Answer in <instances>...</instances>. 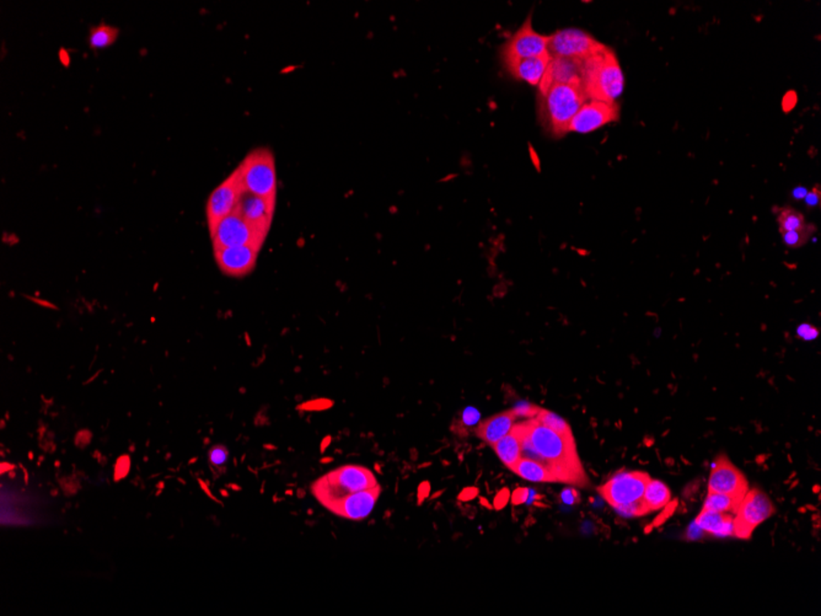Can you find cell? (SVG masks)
Masks as SVG:
<instances>
[{
	"label": "cell",
	"instance_id": "42",
	"mask_svg": "<svg viewBox=\"0 0 821 616\" xmlns=\"http://www.w3.org/2000/svg\"><path fill=\"white\" fill-rule=\"evenodd\" d=\"M653 529H654V528H653V525L648 524V526H645V534H649L650 531H653Z\"/></svg>",
	"mask_w": 821,
	"mask_h": 616
},
{
	"label": "cell",
	"instance_id": "7",
	"mask_svg": "<svg viewBox=\"0 0 821 616\" xmlns=\"http://www.w3.org/2000/svg\"><path fill=\"white\" fill-rule=\"evenodd\" d=\"M209 232L214 250L242 245L261 247L266 239V235L261 234L236 212L222 218Z\"/></svg>",
	"mask_w": 821,
	"mask_h": 616
},
{
	"label": "cell",
	"instance_id": "40",
	"mask_svg": "<svg viewBox=\"0 0 821 616\" xmlns=\"http://www.w3.org/2000/svg\"><path fill=\"white\" fill-rule=\"evenodd\" d=\"M807 194H808V189L805 187H797V189H793L792 194L796 200H804Z\"/></svg>",
	"mask_w": 821,
	"mask_h": 616
},
{
	"label": "cell",
	"instance_id": "27",
	"mask_svg": "<svg viewBox=\"0 0 821 616\" xmlns=\"http://www.w3.org/2000/svg\"><path fill=\"white\" fill-rule=\"evenodd\" d=\"M777 220H778V225H780V232L782 233H787V232H792V230H797V229L803 228L805 224L804 216L798 211L786 207L782 208L778 216H777Z\"/></svg>",
	"mask_w": 821,
	"mask_h": 616
},
{
	"label": "cell",
	"instance_id": "41",
	"mask_svg": "<svg viewBox=\"0 0 821 616\" xmlns=\"http://www.w3.org/2000/svg\"><path fill=\"white\" fill-rule=\"evenodd\" d=\"M766 459H767V455H760V458L756 459V462H758V464H764V462L766 460Z\"/></svg>",
	"mask_w": 821,
	"mask_h": 616
},
{
	"label": "cell",
	"instance_id": "33",
	"mask_svg": "<svg viewBox=\"0 0 821 616\" xmlns=\"http://www.w3.org/2000/svg\"><path fill=\"white\" fill-rule=\"evenodd\" d=\"M540 409L541 407H537V406L531 405V404H523V405H519L518 407H514V410L517 412L518 417H525L526 420L528 418H534V417L537 416V412L540 411Z\"/></svg>",
	"mask_w": 821,
	"mask_h": 616
},
{
	"label": "cell",
	"instance_id": "1",
	"mask_svg": "<svg viewBox=\"0 0 821 616\" xmlns=\"http://www.w3.org/2000/svg\"><path fill=\"white\" fill-rule=\"evenodd\" d=\"M523 429L521 458L540 462L559 482L573 486L589 485L587 474L578 457L574 438H565L537 418L520 422Z\"/></svg>",
	"mask_w": 821,
	"mask_h": 616
},
{
	"label": "cell",
	"instance_id": "26",
	"mask_svg": "<svg viewBox=\"0 0 821 616\" xmlns=\"http://www.w3.org/2000/svg\"><path fill=\"white\" fill-rule=\"evenodd\" d=\"M534 418H537V421L542 423L543 426L551 428L556 433L561 434V435H563L565 438H574L573 433H572V428H570V424L565 422V420H563L562 417L556 415L554 412L545 410V409H542L541 407L540 411L537 412V416L534 417Z\"/></svg>",
	"mask_w": 821,
	"mask_h": 616
},
{
	"label": "cell",
	"instance_id": "39",
	"mask_svg": "<svg viewBox=\"0 0 821 616\" xmlns=\"http://www.w3.org/2000/svg\"><path fill=\"white\" fill-rule=\"evenodd\" d=\"M698 487H700V486H698V481H694V482H691L690 485L686 486V489L684 490V496H692V495L695 493L696 491L698 490Z\"/></svg>",
	"mask_w": 821,
	"mask_h": 616
},
{
	"label": "cell",
	"instance_id": "32",
	"mask_svg": "<svg viewBox=\"0 0 821 616\" xmlns=\"http://www.w3.org/2000/svg\"><path fill=\"white\" fill-rule=\"evenodd\" d=\"M819 329L814 325L810 324H800L797 329V335L799 338L804 340V341H813L819 336Z\"/></svg>",
	"mask_w": 821,
	"mask_h": 616
},
{
	"label": "cell",
	"instance_id": "17",
	"mask_svg": "<svg viewBox=\"0 0 821 616\" xmlns=\"http://www.w3.org/2000/svg\"><path fill=\"white\" fill-rule=\"evenodd\" d=\"M583 61L573 58L551 57L546 74L539 88L540 95L556 84L582 86Z\"/></svg>",
	"mask_w": 821,
	"mask_h": 616
},
{
	"label": "cell",
	"instance_id": "12",
	"mask_svg": "<svg viewBox=\"0 0 821 616\" xmlns=\"http://www.w3.org/2000/svg\"><path fill=\"white\" fill-rule=\"evenodd\" d=\"M747 491L749 482L745 475L730 462L729 458L725 454L716 458L708 480V493L744 497Z\"/></svg>",
	"mask_w": 821,
	"mask_h": 616
},
{
	"label": "cell",
	"instance_id": "10",
	"mask_svg": "<svg viewBox=\"0 0 821 616\" xmlns=\"http://www.w3.org/2000/svg\"><path fill=\"white\" fill-rule=\"evenodd\" d=\"M650 480L652 478L649 475L643 471L620 473L611 478L604 485L600 486L598 492L614 508L619 504L641 500Z\"/></svg>",
	"mask_w": 821,
	"mask_h": 616
},
{
	"label": "cell",
	"instance_id": "18",
	"mask_svg": "<svg viewBox=\"0 0 821 616\" xmlns=\"http://www.w3.org/2000/svg\"><path fill=\"white\" fill-rule=\"evenodd\" d=\"M518 418L519 417L514 409L503 411L501 413H497L495 416L481 421L476 427V434L485 443L493 446L498 440H502L504 435H507L513 429Z\"/></svg>",
	"mask_w": 821,
	"mask_h": 616
},
{
	"label": "cell",
	"instance_id": "43",
	"mask_svg": "<svg viewBox=\"0 0 821 616\" xmlns=\"http://www.w3.org/2000/svg\"><path fill=\"white\" fill-rule=\"evenodd\" d=\"M813 492H814V493H819V492H820V486H814V487H813Z\"/></svg>",
	"mask_w": 821,
	"mask_h": 616
},
{
	"label": "cell",
	"instance_id": "8",
	"mask_svg": "<svg viewBox=\"0 0 821 616\" xmlns=\"http://www.w3.org/2000/svg\"><path fill=\"white\" fill-rule=\"evenodd\" d=\"M604 47L605 45L595 40L592 34L582 30H559L548 36V52L551 57L585 61Z\"/></svg>",
	"mask_w": 821,
	"mask_h": 616
},
{
	"label": "cell",
	"instance_id": "25",
	"mask_svg": "<svg viewBox=\"0 0 821 616\" xmlns=\"http://www.w3.org/2000/svg\"><path fill=\"white\" fill-rule=\"evenodd\" d=\"M117 36L118 30L114 26L101 23L92 30L89 36V45L92 50H101L105 47L111 46L114 41L117 40Z\"/></svg>",
	"mask_w": 821,
	"mask_h": 616
},
{
	"label": "cell",
	"instance_id": "15",
	"mask_svg": "<svg viewBox=\"0 0 821 616\" xmlns=\"http://www.w3.org/2000/svg\"><path fill=\"white\" fill-rule=\"evenodd\" d=\"M380 493H382V486L377 485L369 490L354 492L348 496L343 497L342 500L330 504L327 509L331 511L332 513L336 514L338 517L360 522V520H365L371 513V511L377 504Z\"/></svg>",
	"mask_w": 821,
	"mask_h": 616
},
{
	"label": "cell",
	"instance_id": "24",
	"mask_svg": "<svg viewBox=\"0 0 821 616\" xmlns=\"http://www.w3.org/2000/svg\"><path fill=\"white\" fill-rule=\"evenodd\" d=\"M744 497L729 496L725 493H708L702 509L719 512V513H730L736 515V509L742 501Z\"/></svg>",
	"mask_w": 821,
	"mask_h": 616
},
{
	"label": "cell",
	"instance_id": "44",
	"mask_svg": "<svg viewBox=\"0 0 821 616\" xmlns=\"http://www.w3.org/2000/svg\"><path fill=\"white\" fill-rule=\"evenodd\" d=\"M805 508H807V509H809V511H811V512H816V507L811 506V504H808V506H807Z\"/></svg>",
	"mask_w": 821,
	"mask_h": 616
},
{
	"label": "cell",
	"instance_id": "22",
	"mask_svg": "<svg viewBox=\"0 0 821 616\" xmlns=\"http://www.w3.org/2000/svg\"><path fill=\"white\" fill-rule=\"evenodd\" d=\"M510 470L521 479L531 482H559V480L548 468H545L540 462L526 458H521Z\"/></svg>",
	"mask_w": 821,
	"mask_h": 616
},
{
	"label": "cell",
	"instance_id": "28",
	"mask_svg": "<svg viewBox=\"0 0 821 616\" xmlns=\"http://www.w3.org/2000/svg\"><path fill=\"white\" fill-rule=\"evenodd\" d=\"M814 232H815V227L813 224H805L803 228L787 232V233H782V239L787 247L797 249V247L807 244Z\"/></svg>",
	"mask_w": 821,
	"mask_h": 616
},
{
	"label": "cell",
	"instance_id": "5",
	"mask_svg": "<svg viewBox=\"0 0 821 616\" xmlns=\"http://www.w3.org/2000/svg\"><path fill=\"white\" fill-rule=\"evenodd\" d=\"M238 169L246 192L276 202L277 174L273 154L269 149L252 150Z\"/></svg>",
	"mask_w": 821,
	"mask_h": 616
},
{
	"label": "cell",
	"instance_id": "35",
	"mask_svg": "<svg viewBox=\"0 0 821 616\" xmlns=\"http://www.w3.org/2000/svg\"><path fill=\"white\" fill-rule=\"evenodd\" d=\"M561 498L565 504H576V503L581 502V496H579L578 491L574 489H565L562 491Z\"/></svg>",
	"mask_w": 821,
	"mask_h": 616
},
{
	"label": "cell",
	"instance_id": "31",
	"mask_svg": "<svg viewBox=\"0 0 821 616\" xmlns=\"http://www.w3.org/2000/svg\"><path fill=\"white\" fill-rule=\"evenodd\" d=\"M678 504H679V500H673V501H670V502L667 503V506L663 508L662 513L659 514V515H656V520H653V522L650 523V524L653 525V528H656V526H661V525L665 524V523H667V520H669V518H670V517H672L675 512H676V509H678V507H679Z\"/></svg>",
	"mask_w": 821,
	"mask_h": 616
},
{
	"label": "cell",
	"instance_id": "13",
	"mask_svg": "<svg viewBox=\"0 0 821 616\" xmlns=\"http://www.w3.org/2000/svg\"><path fill=\"white\" fill-rule=\"evenodd\" d=\"M619 119L616 103L588 100L570 122L568 132L590 133Z\"/></svg>",
	"mask_w": 821,
	"mask_h": 616
},
{
	"label": "cell",
	"instance_id": "34",
	"mask_svg": "<svg viewBox=\"0 0 821 616\" xmlns=\"http://www.w3.org/2000/svg\"><path fill=\"white\" fill-rule=\"evenodd\" d=\"M479 412L475 407H468L462 412V423L465 426H474L479 422Z\"/></svg>",
	"mask_w": 821,
	"mask_h": 616
},
{
	"label": "cell",
	"instance_id": "29",
	"mask_svg": "<svg viewBox=\"0 0 821 616\" xmlns=\"http://www.w3.org/2000/svg\"><path fill=\"white\" fill-rule=\"evenodd\" d=\"M615 511L620 517L623 518H634V517H643L647 514L652 513L649 507L647 506L645 502L643 497L641 500H637L634 502L625 503V504H619L615 506Z\"/></svg>",
	"mask_w": 821,
	"mask_h": 616
},
{
	"label": "cell",
	"instance_id": "47",
	"mask_svg": "<svg viewBox=\"0 0 821 616\" xmlns=\"http://www.w3.org/2000/svg\"><path fill=\"white\" fill-rule=\"evenodd\" d=\"M798 511L799 513H805L808 509H807V508H799Z\"/></svg>",
	"mask_w": 821,
	"mask_h": 616
},
{
	"label": "cell",
	"instance_id": "3",
	"mask_svg": "<svg viewBox=\"0 0 821 616\" xmlns=\"http://www.w3.org/2000/svg\"><path fill=\"white\" fill-rule=\"evenodd\" d=\"M540 117L542 125L553 137L568 133L570 122L588 97L582 86L556 84L540 95Z\"/></svg>",
	"mask_w": 821,
	"mask_h": 616
},
{
	"label": "cell",
	"instance_id": "48",
	"mask_svg": "<svg viewBox=\"0 0 821 616\" xmlns=\"http://www.w3.org/2000/svg\"><path fill=\"white\" fill-rule=\"evenodd\" d=\"M667 464H673L674 462L672 460V459H667Z\"/></svg>",
	"mask_w": 821,
	"mask_h": 616
},
{
	"label": "cell",
	"instance_id": "37",
	"mask_svg": "<svg viewBox=\"0 0 821 616\" xmlns=\"http://www.w3.org/2000/svg\"><path fill=\"white\" fill-rule=\"evenodd\" d=\"M529 495H530V490L529 489H518L512 496V503L513 504H523V503L528 502L529 500Z\"/></svg>",
	"mask_w": 821,
	"mask_h": 616
},
{
	"label": "cell",
	"instance_id": "45",
	"mask_svg": "<svg viewBox=\"0 0 821 616\" xmlns=\"http://www.w3.org/2000/svg\"><path fill=\"white\" fill-rule=\"evenodd\" d=\"M798 484H799V480H796V482H793L792 486H791V487H789V490H792V489H794V487H797V485H798Z\"/></svg>",
	"mask_w": 821,
	"mask_h": 616
},
{
	"label": "cell",
	"instance_id": "9",
	"mask_svg": "<svg viewBox=\"0 0 821 616\" xmlns=\"http://www.w3.org/2000/svg\"><path fill=\"white\" fill-rule=\"evenodd\" d=\"M548 36L539 34L532 29L531 15H529L520 29L503 46V62L508 67L521 59L542 56L548 53Z\"/></svg>",
	"mask_w": 821,
	"mask_h": 616
},
{
	"label": "cell",
	"instance_id": "38",
	"mask_svg": "<svg viewBox=\"0 0 821 616\" xmlns=\"http://www.w3.org/2000/svg\"><path fill=\"white\" fill-rule=\"evenodd\" d=\"M508 501H509V492H508L507 489H504V490H503L501 493H498V496L496 497V500H495V506H496L497 508H503L504 506H506V504H507Z\"/></svg>",
	"mask_w": 821,
	"mask_h": 616
},
{
	"label": "cell",
	"instance_id": "6",
	"mask_svg": "<svg viewBox=\"0 0 821 616\" xmlns=\"http://www.w3.org/2000/svg\"><path fill=\"white\" fill-rule=\"evenodd\" d=\"M775 512L773 503L765 492L758 489L747 491L733 520L734 537L742 540L750 539L758 525L769 520Z\"/></svg>",
	"mask_w": 821,
	"mask_h": 616
},
{
	"label": "cell",
	"instance_id": "36",
	"mask_svg": "<svg viewBox=\"0 0 821 616\" xmlns=\"http://www.w3.org/2000/svg\"><path fill=\"white\" fill-rule=\"evenodd\" d=\"M820 187L816 186L815 189L808 191V194L805 196V203L808 207H818L820 205Z\"/></svg>",
	"mask_w": 821,
	"mask_h": 616
},
{
	"label": "cell",
	"instance_id": "19",
	"mask_svg": "<svg viewBox=\"0 0 821 616\" xmlns=\"http://www.w3.org/2000/svg\"><path fill=\"white\" fill-rule=\"evenodd\" d=\"M550 61L551 56L548 53L537 57L526 58L508 65V72L517 79L539 86L546 74Z\"/></svg>",
	"mask_w": 821,
	"mask_h": 616
},
{
	"label": "cell",
	"instance_id": "21",
	"mask_svg": "<svg viewBox=\"0 0 821 616\" xmlns=\"http://www.w3.org/2000/svg\"><path fill=\"white\" fill-rule=\"evenodd\" d=\"M733 520L734 514L719 513L702 509L701 513L698 514L695 520V524L701 528L702 531L716 537H734Z\"/></svg>",
	"mask_w": 821,
	"mask_h": 616
},
{
	"label": "cell",
	"instance_id": "4",
	"mask_svg": "<svg viewBox=\"0 0 821 616\" xmlns=\"http://www.w3.org/2000/svg\"><path fill=\"white\" fill-rule=\"evenodd\" d=\"M377 484V480L369 469L360 465H343L331 473L316 480L311 491L324 507H329L354 492L369 490Z\"/></svg>",
	"mask_w": 821,
	"mask_h": 616
},
{
	"label": "cell",
	"instance_id": "46",
	"mask_svg": "<svg viewBox=\"0 0 821 616\" xmlns=\"http://www.w3.org/2000/svg\"><path fill=\"white\" fill-rule=\"evenodd\" d=\"M811 520H820V517H819V514H814V515H813V517H811Z\"/></svg>",
	"mask_w": 821,
	"mask_h": 616
},
{
	"label": "cell",
	"instance_id": "23",
	"mask_svg": "<svg viewBox=\"0 0 821 616\" xmlns=\"http://www.w3.org/2000/svg\"><path fill=\"white\" fill-rule=\"evenodd\" d=\"M643 500L649 507L650 512L659 511L672 501V492L665 484L658 480H650L645 487Z\"/></svg>",
	"mask_w": 821,
	"mask_h": 616
},
{
	"label": "cell",
	"instance_id": "16",
	"mask_svg": "<svg viewBox=\"0 0 821 616\" xmlns=\"http://www.w3.org/2000/svg\"><path fill=\"white\" fill-rule=\"evenodd\" d=\"M274 205L276 202L273 201L266 200L244 191L235 212L239 213L246 222L251 224L261 234L267 235L273 219Z\"/></svg>",
	"mask_w": 821,
	"mask_h": 616
},
{
	"label": "cell",
	"instance_id": "11",
	"mask_svg": "<svg viewBox=\"0 0 821 616\" xmlns=\"http://www.w3.org/2000/svg\"><path fill=\"white\" fill-rule=\"evenodd\" d=\"M244 191L239 169H236L211 192L205 207L209 230L214 228L222 218L234 213Z\"/></svg>",
	"mask_w": 821,
	"mask_h": 616
},
{
	"label": "cell",
	"instance_id": "14",
	"mask_svg": "<svg viewBox=\"0 0 821 616\" xmlns=\"http://www.w3.org/2000/svg\"><path fill=\"white\" fill-rule=\"evenodd\" d=\"M260 249L255 245L224 247L214 250V257L222 274L240 278L253 269Z\"/></svg>",
	"mask_w": 821,
	"mask_h": 616
},
{
	"label": "cell",
	"instance_id": "20",
	"mask_svg": "<svg viewBox=\"0 0 821 616\" xmlns=\"http://www.w3.org/2000/svg\"><path fill=\"white\" fill-rule=\"evenodd\" d=\"M521 443H523L521 424L515 423L513 429L507 435H504L502 440H498L492 448L495 449L497 455L504 464V466L512 469L521 459Z\"/></svg>",
	"mask_w": 821,
	"mask_h": 616
},
{
	"label": "cell",
	"instance_id": "2",
	"mask_svg": "<svg viewBox=\"0 0 821 616\" xmlns=\"http://www.w3.org/2000/svg\"><path fill=\"white\" fill-rule=\"evenodd\" d=\"M582 88L588 100L616 103L625 88V78L616 54L609 47L583 61Z\"/></svg>",
	"mask_w": 821,
	"mask_h": 616
},
{
	"label": "cell",
	"instance_id": "30",
	"mask_svg": "<svg viewBox=\"0 0 821 616\" xmlns=\"http://www.w3.org/2000/svg\"><path fill=\"white\" fill-rule=\"evenodd\" d=\"M228 449L222 445H216L209 451V462L214 468H222L228 462Z\"/></svg>",
	"mask_w": 821,
	"mask_h": 616
}]
</instances>
